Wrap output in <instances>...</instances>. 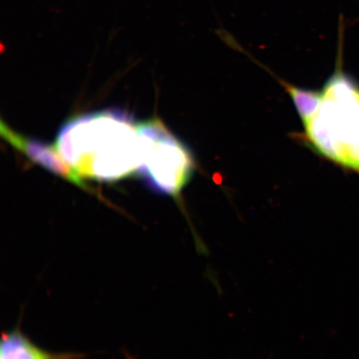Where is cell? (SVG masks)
<instances>
[{
    "mask_svg": "<svg viewBox=\"0 0 359 359\" xmlns=\"http://www.w3.org/2000/svg\"><path fill=\"white\" fill-rule=\"evenodd\" d=\"M57 149L82 179L114 182L136 174L141 141L133 114L121 109L89 112L67 120Z\"/></svg>",
    "mask_w": 359,
    "mask_h": 359,
    "instance_id": "6da1fadb",
    "label": "cell"
},
{
    "mask_svg": "<svg viewBox=\"0 0 359 359\" xmlns=\"http://www.w3.org/2000/svg\"><path fill=\"white\" fill-rule=\"evenodd\" d=\"M344 34L341 16L336 69L317 110L304 124V140L318 154L359 172V85L342 69Z\"/></svg>",
    "mask_w": 359,
    "mask_h": 359,
    "instance_id": "7a4b0ae2",
    "label": "cell"
},
{
    "mask_svg": "<svg viewBox=\"0 0 359 359\" xmlns=\"http://www.w3.org/2000/svg\"><path fill=\"white\" fill-rule=\"evenodd\" d=\"M141 159L136 175L157 194L178 199L196 169L190 148L159 118L137 123Z\"/></svg>",
    "mask_w": 359,
    "mask_h": 359,
    "instance_id": "3957f363",
    "label": "cell"
},
{
    "mask_svg": "<svg viewBox=\"0 0 359 359\" xmlns=\"http://www.w3.org/2000/svg\"><path fill=\"white\" fill-rule=\"evenodd\" d=\"M0 133L8 144L15 147L16 150L24 154L33 163L65 181L74 184L82 189H88V186L85 184L83 179L81 178L69 167V165L62 158L56 147L49 145L46 142L37 140V139L24 136L8 127L3 121L0 123Z\"/></svg>",
    "mask_w": 359,
    "mask_h": 359,
    "instance_id": "277c9868",
    "label": "cell"
},
{
    "mask_svg": "<svg viewBox=\"0 0 359 359\" xmlns=\"http://www.w3.org/2000/svg\"><path fill=\"white\" fill-rule=\"evenodd\" d=\"M86 354L76 352H51L34 344L20 327L3 332L0 359H83Z\"/></svg>",
    "mask_w": 359,
    "mask_h": 359,
    "instance_id": "5b68a950",
    "label": "cell"
},
{
    "mask_svg": "<svg viewBox=\"0 0 359 359\" xmlns=\"http://www.w3.org/2000/svg\"><path fill=\"white\" fill-rule=\"evenodd\" d=\"M281 83L293 101L299 118L304 124L317 110L321 100V91L296 87L285 82Z\"/></svg>",
    "mask_w": 359,
    "mask_h": 359,
    "instance_id": "8992f818",
    "label": "cell"
},
{
    "mask_svg": "<svg viewBox=\"0 0 359 359\" xmlns=\"http://www.w3.org/2000/svg\"><path fill=\"white\" fill-rule=\"evenodd\" d=\"M125 356H126V358H127V359H135L133 356L130 355V354L128 353H125Z\"/></svg>",
    "mask_w": 359,
    "mask_h": 359,
    "instance_id": "52a82bcc",
    "label": "cell"
}]
</instances>
